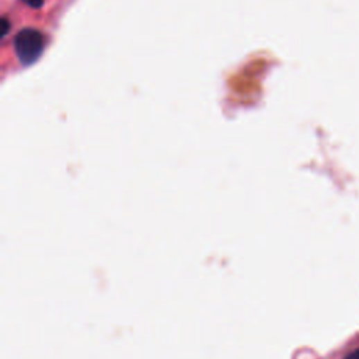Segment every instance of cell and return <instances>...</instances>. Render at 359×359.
Returning a JSON list of instances; mask_svg holds the SVG:
<instances>
[{"mask_svg": "<svg viewBox=\"0 0 359 359\" xmlns=\"http://www.w3.org/2000/svg\"><path fill=\"white\" fill-rule=\"evenodd\" d=\"M44 46V35L35 28H24L15 38L16 55L24 67H30L38 61Z\"/></svg>", "mask_w": 359, "mask_h": 359, "instance_id": "6da1fadb", "label": "cell"}, {"mask_svg": "<svg viewBox=\"0 0 359 359\" xmlns=\"http://www.w3.org/2000/svg\"><path fill=\"white\" fill-rule=\"evenodd\" d=\"M26 3L31 8H35V9H40L44 3V0H26Z\"/></svg>", "mask_w": 359, "mask_h": 359, "instance_id": "7a4b0ae2", "label": "cell"}, {"mask_svg": "<svg viewBox=\"0 0 359 359\" xmlns=\"http://www.w3.org/2000/svg\"><path fill=\"white\" fill-rule=\"evenodd\" d=\"M2 24H3V34H2V37H6V34L9 33V28H10V23H9L8 19H3Z\"/></svg>", "mask_w": 359, "mask_h": 359, "instance_id": "3957f363", "label": "cell"}, {"mask_svg": "<svg viewBox=\"0 0 359 359\" xmlns=\"http://www.w3.org/2000/svg\"><path fill=\"white\" fill-rule=\"evenodd\" d=\"M347 359H359V349L355 351V352H352V353H349V355L347 356Z\"/></svg>", "mask_w": 359, "mask_h": 359, "instance_id": "277c9868", "label": "cell"}]
</instances>
